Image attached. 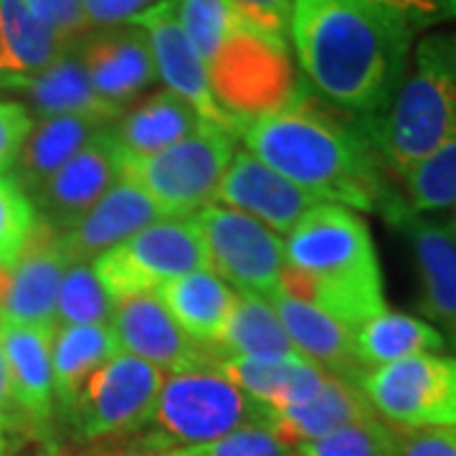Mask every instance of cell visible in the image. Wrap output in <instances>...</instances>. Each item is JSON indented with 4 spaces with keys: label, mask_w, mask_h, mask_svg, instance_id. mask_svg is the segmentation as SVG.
Returning <instances> with one entry per match:
<instances>
[{
    "label": "cell",
    "mask_w": 456,
    "mask_h": 456,
    "mask_svg": "<svg viewBox=\"0 0 456 456\" xmlns=\"http://www.w3.org/2000/svg\"><path fill=\"white\" fill-rule=\"evenodd\" d=\"M279 294L310 302L347 330L386 310L373 236L353 208L320 203L284 241Z\"/></svg>",
    "instance_id": "3957f363"
},
{
    "label": "cell",
    "mask_w": 456,
    "mask_h": 456,
    "mask_svg": "<svg viewBox=\"0 0 456 456\" xmlns=\"http://www.w3.org/2000/svg\"><path fill=\"white\" fill-rule=\"evenodd\" d=\"M277 310L281 325L287 330L294 350L314 362L327 375L342 378L353 386L362 383V378L370 373L358 350H355V332L340 325L335 317L314 307L310 302L294 299L287 294H274L269 299Z\"/></svg>",
    "instance_id": "ffe728a7"
},
{
    "label": "cell",
    "mask_w": 456,
    "mask_h": 456,
    "mask_svg": "<svg viewBox=\"0 0 456 456\" xmlns=\"http://www.w3.org/2000/svg\"><path fill=\"white\" fill-rule=\"evenodd\" d=\"M69 44L28 0H0V82L26 79L51 66Z\"/></svg>",
    "instance_id": "83f0119b"
},
{
    "label": "cell",
    "mask_w": 456,
    "mask_h": 456,
    "mask_svg": "<svg viewBox=\"0 0 456 456\" xmlns=\"http://www.w3.org/2000/svg\"><path fill=\"white\" fill-rule=\"evenodd\" d=\"M454 233H456V224H454Z\"/></svg>",
    "instance_id": "7dc6e473"
},
{
    "label": "cell",
    "mask_w": 456,
    "mask_h": 456,
    "mask_svg": "<svg viewBox=\"0 0 456 456\" xmlns=\"http://www.w3.org/2000/svg\"><path fill=\"white\" fill-rule=\"evenodd\" d=\"M28 5L69 46L79 44L84 36L92 31L84 13V0H28Z\"/></svg>",
    "instance_id": "74e56055"
},
{
    "label": "cell",
    "mask_w": 456,
    "mask_h": 456,
    "mask_svg": "<svg viewBox=\"0 0 456 456\" xmlns=\"http://www.w3.org/2000/svg\"><path fill=\"white\" fill-rule=\"evenodd\" d=\"M297 456H299V454H297Z\"/></svg>",
    "instance_id": "c3c4849f"
},
{
    "label": "cell",
    "mask_w": 456,
    "mask_h": 456,
    "mask_svg": "<svg viewBox=\"0 0 456 456\" xmlns=\"http://www.w3.org/2000/svg\"><path fill=\"white\" fill-rule=\"evenodd\" d=\"M266 419L269 411L254 403L218 368V358H208L165 373L142 441L170 449H193L224 439L244 426H266Z\"/></svg>",
    "instance_id": "5b68a950"
},
{
    "label": "cell",
    "mask_w": 456,
    "mask_h": 456,
    "mask_svg": "<svg viewBox=\"0 0 456 456\" xmlns=\"http://www.w3.org/2000/svg\"><path fill=\"white\" fill-rule=\"evenodd\" d=\"M38 226L28 193L11 175H0V266L11 269Z\"/></svg>",
    "instance_id": "e575fe53"
},
{
    "label": "cell",
    "mask_w": 456,
    "mask_h": 456,
    "mask_svg": "<svg viewBox=\"0 0 456 456\" xmlns=\"http://www.w3.org/2000/svg\"><path fill=\"white\" fill-rule=\"evenodd\" d=\"M380 11L419 33L456 20V0H370Z\"/></svg>",
    "instance_id": "8d00e7d4"
},
{
    "label": "cell",
    "mask_w": 456,
    "mask_h": 456,
    "mask_svg": "<svg viewBox=\"0 0 456 456\" xmlns=\"http://www.w3.org/2000/svg\"><path fill=\"white\" fill-rule=\"evenodd\" d=\"M163 378V370L145 360L117 353L89 375L74 403L66 408L77 439L84 444H102L145 431Z\"/></svg>",
    "instance_id": "9c48e42d"
},
{
    "label": "cell",
    "mask_w": 456,
    "mask_h": 456,
    "mask_svg": "<svg viewBox=\"0 0 456 456\" xmlns=\"http://www.w3.org/2000/svg\"><path fill=\"white\" fill-rule=\"evenodd\" d=\"M119 353L110 325L56 327L51 340V370H53V398L69 408L79 395L89 375Z\"/></svg>",
    "instance_id": "f1b7e54d"
},
{
    "label": "cell",
    "mask_w": 456,
    "mask_h": 456,
    "mask_svg": "<svg viewBox=\"0 0 456 456\" xmlns=\"http://www.w3.org/2000/svg\"><path fill=\"white\" fill-rule=\"evenodd\" d=\"M160 218L163 213L145 193L119 178L74 226L59 233V246L69 264H94L102 254Z\"/></svg>",
    "instance_id": "ac0fdd59"
},
{
    "label": "cell",
    "mask_w": 456,
    "mask_h": 456,
    "mask_svg": "<svg viewBox=\"0 0 456 456\" xmlns=\"http://www.w3.org/2000/svg\"><path fill=\"white\" fill-rule=\"evenodd\" d=\"M200 127L198 117L173 92H155L130 104L112 125L117 147L127 155H152L175 145Z\"/></svg>",
    "instance_id": "4316f807"
},
{
    "label": "cell",
    "mask_w": 456,
    "mask_h": 456,
    "mask_svg": "<svg viewBox=\"0 0 456 456\" xmlns=\"http://www.w3.org/2000/svg\"><path fill=\"white\" fill-rule=\"evenodd\" d=\"M112 125H102L86 117H36L26 134L16 163L11 167V178L31 196L33 191L51 178L61 165H66L82 147H86L99 132Z\"/></svg>",
    "instance_id": "d4e9b609"
},
{
    "label": "cell",
    "mask_w": 456,
    "mask_h": 456,
    "mask_svg": "<svg viewBox=\"0 0 456 456\" xmlns=\"http://www.w3.org/2000/svg\"><path fill=\"white\" fill-rule=\"evenodd\" d=\"M0 89H11V92L23 94L31 107V114L36 117L71 114V117L94 119L102 125H114L119 119V114L125 112L94 89V84L82 64V56L77 51V44H71L44 71L26 77V79L0 82Z\"/></svg>",
    "instance_id": "d6986e66"
},
{
    "label": "cell",
    "mask_w": 456,
    "mask_h": 456,
    "mask_svg": "<svg viewBox=\"0 0 456 456\" xmlns=\"http://www.w3.org/2000/svg\"><path fill=\"white\" fill-rule=\"evenodd\" d=\"M5 289H8V269H3V266H0V305H3Z\"/></svg>",
    "instance_id": "bcb514c9"
},
{
    "label": "cell",
    "mask_w": 456,
    "mask_h": 456,
    "mask_svg": "<svg viewBox=\"0 0 456 456\" xmlns=\"http://www.w3.org/2000/svg\"><path fill=\"white\" fill-rule=\"evenodd\" d=\"M408 216L456 208V137L403 175Z\"/></svg>",
    "instance_id": "1f68e13d"
},
{
    "label": "cell",
    "mask_w": 456,
    "mask_h": 456,
    "mask_svg": "<svg viewBox=\"0 0 456 456\" xmlns=\"http://www.w3.org/2000/svg\"><path fill=\"white\" fill-rule=\"evenodd\" d=\"M158 3L160 0H84V13L94 31V28L130 23L132 18L140 16L142 11L158 5Z\"/></svg>",
    "instance_id": "b9f144b4"
},
{
    "label": "cell",
    "mask_w": 456,
    "mask_h": 456,
    "mask_svg": "<svg viewBox=\"0 0 456 456\" xmlns=\"http://www.w3.org/2000/svg\"><path fill=\"white\" fill-rule=\"evenodd\" d=\"M289 33L314 94L362 125L388 110L416 36L370 0H294Z\"/></svg>",
    "instance_id": "6da1fadb"
},
{
    "label": "cell",
    "mask_w": 456,
    "mask_h": 456,
    "mask_svg": "<svg viewBox=\"0 0 456 456\" xmlns=\"http://www.w3.org/2000/svg\"><path fill=\"white\" fill-rule=\"evenodd\" d=\"M66 261L59 233L38 221L20 259L8 269V289L0 305V325H26L56 330L59 287Z\"/></svg>",
    "instance_id": "2e32d148"
},
{
    "label": "cell",
    "mask_w": 456,
    "mask_h": 456,
    "mask_svg": "<svg viewBox=\"0 0 456 456\" xmlns=\"http://www.w3.org/2000/svg\"><path fill=\"white\" fill-rule=\"evenodd\" d=\"M77 51L94 89L119 110H127L158 82L150 41L134 23L94 28L77 44Z\"/></svg>",
    "instance_id": "e0dca14e"
},
{
    "label": "cell",
    "mask_w": 456,
    "mask_h": 456,
    "mask_svg": "<svg viewBox=\"0 0 456 456\" xmlns=\"http://www.w3.org/2000/svg\"><path fill=\"white\" fill-rule=\"evenodd\" d=\"M218 104L239 122L287 107L299 86L287 41L256 28L248 18L206 59Z\"/></svg>",
    "instance_id": "52a82bcc"
},
{
    "label": "cell",
    "mask_w": 456,
    "mask_h": 456,
    "mask_svg": "<svg viewBox=\"0 0 456 456\" xmlns=\"http://www.w3.org/2000/svg\"><path fill=\"white\" fill-rule=\"evenodd\" d=\"M110 327L119 353L145 360L163 373L188 368L200 360L218 358L213 347L191 340L180 330L155 292L117 299Z\"/></svg>",
    "instance_id": "9a60e30c"
},
{
    "label": "cell",
    "mask_w": 456,
    "mask_h": 456,
    "mask_svg": "<svg viewBox=\"0 0 456 456\" xmlns=\"http://www.w3.org/2000/svg\"><path fill=\"white\" fill-rule=\"evenodd\" d=\"M114 299L94 277L92 264H69L59 287L56 327L110 325Z\"/></svg>",
    "instance_id": "d6a6232c"
},
{
    "label": "cell",
    "mask_w": 456,
    "mask_h": 456,
    "mask_svg": "<svg viewBox=\"0 0 456 456\" xmlns=\"http://www.w3.org/2000/svg\"><path fill=\"white\" fill-rule=\"evenodd\" d=\"M233 134L200 122L193 134L152 155L119 150V178L145 193L163 218H191L213 206L233 158Z\"/></svg>",
    "instance_id": "8992f818"
},
{
    "label": "cell",
    "mask_w": 456,
    "mask_h": 456,
    "mask_svg": "<svg viewBox=\"0 0 456 456\" xmlns=\"http://www.w3.org/2000/svg\"><path fill=\"white\" fill-rule=\"evenodd\" d=\"M378 155L403 178L456 137V31L431 33L413 51L388 110L365 125Z\"/></svg>",
    "instance_id": "277c9868"
},
{
    "label": "cell",
    "mask_w": 456,
    "mask_h": 456,
    "mask_svg": "<svg viewBox=\"0 0 456 456\" xmlns=\"http://www.w3.org/2000/svg\"><path fill=\"white\" fill-rule=\"evenodd\" d=\"M49 456H102V446H97V449H86V446H82V449L53 446V449L49 452Z\"/></svg>",
    "instance_id": "f6af8a7d"
},
{
    "label": "cell",
    "mask_w": 456,
    "mask_h": 456,
    "mask_svg": "<svg viewBox=\"0 0 456 456\" xmlns=\"http://www.w3.org/2000/svg\"><path fill=\"white\" fill-rule=\"evenodd\" d=\"M218 368L269 413L307 403L327 380L325 370L299 353L287 358H221Z\"/></svg>",
    "instance_id": "7402d4cb"
},
{
    "label": "cell",
    "mask_w": 456,
    "mask_h": 456,
    "mask_svg": "<svg viewBox=\"0 0 456 456\" xmlns=\"http://www.w3.org/2000/svg\"><path fill=\"white\" fill-rule=\"evenodd\" d=\"M350 122L353 117L299 89L287 107L248 119L239 134L246 152L320 200L383 211L401 224L406 206L388 193L365 125Z\"/></svg>",
    "instance_id": "7a4b0ae2"
},
{
    "label": "cell",
    "mask_w": 456,
    "mask_h": 456,
    "mask_svg": "<svg viewBox=\"0 0 456 456\" xmlns=\"http://www.w3.org/2000/svg\"><path fill=\"white\" fill-rule=\"evenodd\" d=\"M206 246L208 269L239 294L272 299L284 274V241L259 221L226 206H206L193 216Z\"/></svg>",
    "instance_id": "8fae6325"
},
{
    "label": "cell",
    "mask_w": 456,
    "mask_h": 456,
    "mask_svg": "<svg viewBox=\"0 0 456 456\" xmlns=\"http://www.w3.org/2000/svg\"><path fill=\"white\" fill-rule=\"evenodd\" d=\"M51 330L26 325H0V350L5 358L13 408L33 426L49 424L53 413V370Z\"/></svg>",
    "instance_id": "44dd1931"
},
{
    "label": "cell",
    "mask_w": 456,
    "mask_h": 456,
    "mask_svg": "<svg viewBox=\"0 0 456 456\" xmlns=\"http://www.w3.org/2000/svg\"><path fill=\"white\" fill-rule=\"evenodd\" d=\"M444 347L446 338L436 327L401 312L383 310L355 330V350L368 370L413 355L441 353Z\"/></svg>",
    "instance_id": "f546056e"
},
{
    "label": "cell",
    "mask_w": 456,
    "mask_h": 456,
    "mask_svg": "<svg viewBox=\"0 0 456 456\" xmlns=\"http://www.w3.org/2000/svg\"><path fill=\"white\" fill-rule=\"evenodd\" d=\"M395 456H456V428H395Z\"/></svg>",
    "instance_id": "ab89813d"
},
{
    "label": "cell",
    "mask_w": 456,
    "mask_h": 456,
    "mask_svg": "<svg viewBox=\"0 0 456 456\" xmlns=\"http://www.w3.org/2000/svg\"><path fill=\"white\" fill-rule=\"evenodd\" d=\"M360 391L395 428H456V358L426 353L375 368Z\"/></svg>",
    "instance_id": "30bf717a"
},
{
    "label": "cell",
    "mask_w": 456,
    "mask_h": 456,
    "mask_svg": "<svg viewBox=\"0 0 456 456\" xmlns=\"http://www.w3.org/2000/svg\"><path fill=\"white\" fill-rule=\"evenodd\" d=\"M368 416H375V413L358 386L335 375H327L325 386L317 391V395H312L302 406L269 413L266 426L287 446L299 449L302 444L322 439L342 426L362 421Z\"/></svg>",
    "instance_id": "484cf974"
},
{
    "label": "cell",
    "mask_w": 456,
    "mask_h": 456,
    "mask_svg": "<svg viewBox=\"0 0 456 456\" xmlns=\"http://www.w3.org/2000/svg\"><path fill=\"white\" fill-rule=\"evenodd\" d=\"M256 28L287 41L294 0H231Z\"/></svg>",
    "instance_id": "60d3db41"
},
{
    "label": "cell",
    "mask_w": 456,
    "mask_h": 456,
    "mask_svg": "<svg viewBox=\"0 0 456 456\" xmlns=\"http://www.w3.org/2000/svg\"><path fill=\"white\" fill-rule=\"evenodd\" d=\"M294 452L299 456H395V426L368 416Z\"/></svg>",
    "instance_id": "836d02e7"
},
{
    "label": "cell",
    "mask_w": 456,
    "mask_h": 456,
    "mask_svg": "<svg viewBox=\"0 0 456 456\" xmlns=\"http://www.w3.org/2000/svg\"><path fill=\"white\" fill-rule=\"evenodd\" d=\"M398 226L408 228L419 274L424 312L456 340V233L454 226L424 221L416 216L403 218Z\"/></svg>",
    "instance_id": "cb8c5ba5"
},
{
    "label": "cell",
    "mask_w": 456,
    "mask_h": 456,
    "mask_svg": "<svg viewBox=\"0 0 456 456\" xmlns=\"http://www.w3.org/2000/svg\"><path fill=\"white\" fill-rule=\"evenodd\" d=\"M155 297L191 340L208 347H216L224 338L239 302V292L216 277L211 269H198L170 279L160 289H155Z\"/></svg>",
    "instance_id": "603a6c76"
},
{
    "label": "cell",
    "mask_w": 456,
    "mask_h": 456,
    "mask_svg": "<svg viewBox=\"0 0 456 456\" xmlns=\"http://www.w3.org/2000/svg\"><path fill=\"white\" fill-rule=\"evenodd\" d=\"M130 23L145 31L152 59H155L158 79L165 84V89L183 99L200 117V122L231 132V134H239L244 122L231 117L218 104L211 89L208 69L178 23L175 3L160 0L158 5L132 18Z\"/></svg>",
    "instance_id": "7c38bea8"
},
{
    "label": "cell",
    "mask_w": 456,
    "mask_h": 456,
    "mask_svg": "<svg viewBox=\"0 0 456 456\" xmlns=\"http://www.w3.org/2000/svg\"><path fill=\"white\" fill-rule=\"evenodd\" d=\"M180 452L188 456H297L269 426H244L224 439Z\"/></svg>",
    "instance_id": "d590c367"
},
{
    "label": "cell",
    "mask_w": 456,
    "mask_h": 456,
    "mask_svg": "<svg viewBox=\"0 0 456 456\" xmlns=\"http://www.w3.org/2000/svg\"><path fill=\"white\" fill-rule=\"evenodd\" d=\"M119 180V147L112 127L82 147L71 160L61 165L51 178L33 191L31 203L38 221L61 233L74 226L99 198Z\"/></svg>",
    "instance_id": "4fadbf2b"
},
{
    "label": "cell",
    "mask_w": 456,
    "mask_h": 456,
    "mask_svg": "<svg viewBox=\"0 0 456 456\" xmlns=\"http://www.w3.org/2000/svg\"><path fill=\"white\" fill-rule=\"evenodd\" d=\"M213 203L244 213L277 236H287L312 208L325 200L279 175L277 170L261 163L251 152L239 150L228 163Z\"/></svg>",
    "instance_id": "5bb4252c"
},
{
    "label": "cell",
    "mask_w": 456,
    "mask_h": 456,
    "mask_svg": "<svg viewBox=\"0 0 456 456\" xmlns=\"http://www.w3.org/2000/svg\"><path fill=\"white\" fill-rule=\"evenodd\" d=\"M11 411H13V398H11L5 358H3V350H0V456H5V428H8V421H11Z\"/></svg>",
    "instance_id": "ee69618b"
},
{
    "label": "cell",
    "mask_w": 456,
    "mask_h": 456,
    "mask_svg": "<svg viewBox=\"0 0 456 456\" xmlns=\"http://www.w3.org/2000/svg\"><path fill=\"white\" fill-rule=\"evenodd\" d=\"M92 269L104 292L117 302L155 292L170 279L208 269V256L193 216L160 218L102 254Z\"/></svg>",
    "instance_id": "ba28073f"
},
{
    "label": "cell",
    "mask_w": 456,
    "mask_h": 456,
    "mask_svg": "<svg viewBox=\"0 0 456 456\" xmlns=\"http://www.w3.org/2000/svg\"><path fill=\"white\" fill-rule=\"evenodd\" d=\"M221 358H287L297 355L287 330L269 299L239 294L226 332L213 347Z\"/></svg>",
    "instance_id": "4dcf8cb0"
},
{
    "label": "cell",
    "mask_w": 456,
    "mask_h": 456,
    "mask_svg": "<svg viewBox=\"0 0 456 456\" xmlns=\"http://www.w3.org/2000/svg\"><path fill=\"white\" fill-rule=\"evenodd\" d=\"M102 456H188L180 449H170V446H158V444H147V441H137V444H117V446H102Z\"/></svg>",
    "instance_id": "7bdbcfd3"
},
{
    "label": "cell",
    "mask_w": 456,
    "mask_h": 456,
    "mask_svg": "<svg viewBox=\"0 0 456 456\" xmlns=\"http://www.w3.org/2000/svg\"><path fill=\"white\" fill-rule=\"evenodd\" d=\"M31 125L33 114L26 104L0 99V175L11 173Z\"/></svg>",
    "instance_id": "f35d334b"
}]
</instances>
